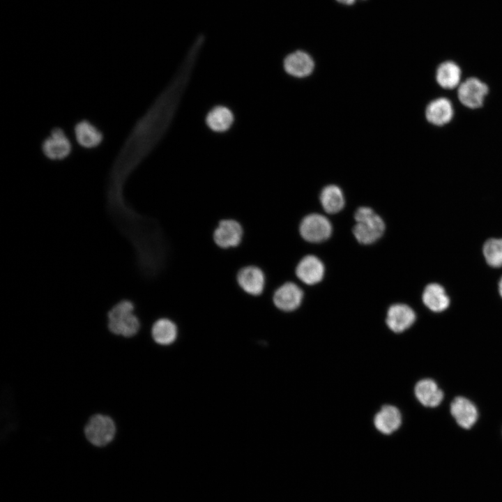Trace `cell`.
<instances>
[{
    "instance_id": "obj_1",
    "label": "cell",
    "mask_w": 502,
    "mask_h": 502,
    "mask_svg": "<svg viewBox=\"0 0 502 502\" xmlns=\"http://www.w3.org/2000/svg\"><path fill=\"white\" fill-rule=\"evenodd\" d=\"M140 326L135 305L130 301L117 303L107 313V328L113 335L130 338L137 334Z\"/></svg>"
},
{
    "instance_id": "obj_2",
    "label": "cell",
    "mask_w": 502,
    "mask_h": 502,
    "mask_svg": "<svg viewBox=\"0 0 502 502\" xmlns=\"http://www.w3.org/2000/svg\"><path fill=\"white\" fill-rule=\"evenodd\" d=\"M40 150L50 162H58L68 160L73 153L74 145L70 136L61 126L52 128L42 139Z\"/></svg>"
},
{
    "instance_id": "obj_3",
    "label": "cell",
    "mask_w": 502,
    "mask_h": 502,
    "mask_svg": "<svg viewBox=\"0 0 502 502\" xmlns=\"http://www.w3.org/2000/svg\"><path fill=\"white\" fill-rule=\"evenodd\" d=\"M354 218L356 222L353 233L357 241L363 244H370L378 240L383 234L385 224L381 218L369 207L357 209Z\"/></svg>"
},
{
    "instance_id": "obj_4",
    "label": "cell",
    "mask_w": 502,
    "mask_h": 502,
    "mask_svg": "<svg viewBox=\"0 0 502 502\" xmlns=\"http://www.w3.org/2000/svg\"><path fill=\"white\" fill-rule=\"evenodd\" d=\"M116 429V423L112 417L104 413H95L86 422L84 434L91 444L102 447L113 441Z\"/></svg>"
},
{
    "instance_id": "obj_5",
    "label": "cell",
    "mask_w": 502,
    "mask_h": 502,
    "mask_svg": "<svg viewBox=\"0 0 502 502\" xmlns=\"http://www.w3.org/2000/svg\"><path fill=\"white\" fill-rule=\"evenodd\" d=\"M236 282L242 292L251 297H260L265 294L268 278L265 271L259 265L249 264L236 272Z\"/></svg>"
},
{
    "instance_id": "obj_6",
    "label": "cell",
    "mask_w": 502,
    "mask_h": 502,
    "mask_svg": "<svg viewBox=\"0 0 502 502\" xmlns=\"http://www.w3.org/2000/svg\"><path fill=\"white\" fill-rule=\"evenodd\" d=\"M244 236L243 225L233 218H225L219 220L212 233L214 244L223 250L238 248L243 241Z\"/></svg>"
},
{
    "instance_id": "obj_7",
    "label": "cell",
    "mask_w": 502,
    "mask_h": 502,
    "mask_svg": "<svg viewBox=\"0 0 502 502\" xmlns=\"http://www.w3.org/2000/svg\"><path fill=\"white\" fill-rule=\"evenodd\" d=\"M72 134L75 143L86 151L99 149L105 139V133L100 127L88 118L75 121L72 126Z\"/></svg>"
},
{
    "instance_id": "obj_8",
    "label": "cell",
    "mask_w": 502,
    "mask_h": 502,
    "mask_svg": "<svg viewBox=\"0 0 502 502\" xmlns=\"http://www.w3.org/2000/svg\"><path fill=\"white\" fill-rule=\"evenodd\" d=\"M303 298L302 289L291 281L279 284L271 294V301L274 307L284 312H293L298 308Z\"/></svg>"
},
{
    "instance_id": "obj_9",
    "label": "cell",
    "mask_w": 502,
    "mask_h": 502,
    "mask_svg": "<svg viewBox=\"0 0 502 502\" xmlns=\"http://www.w3.org/2000/svg\"><path fill=\"white\" fill-rule=\"evenodd\" d=\"M299 232L304 240L311 243H320L330 237L332 226L325 216L313 213L305 216L301 220Z\"/></svg>"
},
{
    "instance_id": "obj_10",
    "label": "cell",
    "mask_w": 502,
    "mask_h": 502,
    "mask_svg": "<svg viewBox=\"0 0 502 502\" xmlns=\"http://www.w3.org/2000/svg\"><path fill=\"white\" fill-rule=\"evenodd\" d=\"M487 92L488 88L485 84L477 78L471 77L459 86L457 95L464 106L475 109L482 105Z\"/></svg>"
},
{
    "instance_id": "obj_11",
    "label": "cell",
    "mask_w": 502,
    "mask_h": 502,
    "mask_svg": "<svg viewBox=\"0 0 502 502\" xmlns=\"http://www.w3.org/2000/svg\"><path fill=\"white\" fill-rule=\"evenodd\" d=\"M450 410L455 422L464 429L473 427L478 418L476 406L464 397H455L450 404Z\"/></svg>"
},
{
    "instance_id": "obj_12",
    "label": "cell",
    "mask_w": 502,
    "mask_h": 502,
    "mask_svg": "<svg viewBox=\"0 0 502 502\" xmlns=\"http://www.w3.org/2000/svg\"><path fill=\"white\" fill-rule=\"evenodd\" d=\"M296 277L307 284L320 282L324 274L323 263L315 256L307 255L302 258L295 269Z\"/></svg>"
},
{
    "instance_id": "obj_13",
    "label": "cell",
    "mask_w": 502,
    "mask_h": 502,
    "mask_svg": "<svg viewBox=\"0 0 502 502\" xmlns=\"http://www.w3.org/2000/svg\"><path fill=\"white\" fill-rule=\"evenodd\" d=\"M416 320L414 311L404 304L391 305L386 317V324L395 333H401L411 327Z\"/></svg>"
},
{
    "instance_id": "obj_14",
    "label": "cell",
    "mask_w": 502,
    "mask_h": 502,
    "mask_svg": "<svg viewBox=\"0 0 502 502\" xmlns=\"http://www.w3.org/2000/svg\"><path fill=\"white\" fill-rule=\"evenodd\" d=\"M178 328L176 322L167 316L155 319L151 328V335L158 344L167 346L172 344L177 338Z\"/></svg>"
},
{
    "instance_id": "obj_15",
    "label": "cell",
    "mask_w": 502,
    "mask_h": 502,
    "mask_svg": "<svg viewBox=\"0 0 502 502\" xmlns=\"http://www.w3.org/2000/svg\"><path fill=\"white\" fill-rule=\"evenodd\" d=\"M418 402L427 407H436L443 401L444 395L437 383L432 379L419 381L414 388Z\"/></svg>"
},
{
    "instance_id": "obj_16",
    "label": "cell",
    "mask_w": 502,
    "mask_h": 502,
    "mask_svg": "<svg viewBox=\"0 0 502 502\" xmlns=\"http://www.w3.org/2000/svg\"><path fill=\"white\" fill-rule=\"evenodd\" d=\"M284 67L292 76L303 77L310 74L314 68L312 59L307 53L297 51L289 54L284 59Z\"/></svg>"
},
{
    "instance_id": "obj_17",
    "label": "cell",
    "mask_w": 502,
    "mask_h": 502,
    "mask_svg": "<svg viewBox=\"0 0 502 502\" xmlns=\"http://www.w3.org/2000/svg\"><path fill=\"white\" fill-rule=\"evenodd\" d=\"M402 423L400 411L395 406L387 405L376 414L374 425L383 434H389L397 430Z\"/></svg>"
},
{
    "instance_id": "obj_18",
    "label": "cell",
    "mask_w": 502,
    "mask_h": 502,
    "mask_svg": "<svg viewBox=\"0 0 502 502\" xmlns=\"http://www.w3.org/2000/svg\"><path fill=\"white\" fill-rule=\"evenodd\" d=\"M423 301L427 308L434 312L444 311L450 304V299L443 287L435 283L425 287Z\"/></svg>"
},
{
    "instance_id": "obj_19",
    "label": "cell",
    "mask_w": 502,
    "mask_h": 502,
    "mask_svg": "<svg viewBox=\"0 0 502 502\" xmlns=\"http://www.w3.org/2000/svg\"><path fill=\"white\" fill-rule=\"evenodd\" d=\"M451 102L445 98L432 101L426 109V118L434 125L443 126L450 121L452 116Z\"/></svg>"
},
{
    "instance_id": "obj_20",
    "label": "cell",
    "mask_w": 502,
    "mask_h": 502,
    "mask_svg": "<svg viewBox=\"0 0 502 502\" xmlns=\"http://www.w3.org/2000/svg\"><path fill=\"white\" fill-rule=\"evenodd\" d=\"M436 81L439 84L447 89H452L459 85L461 79V70L452 61L442 63L436 70Z\"/></svg>"
},
{
    "instance_id": "obj_21",
    "label": "cell",
    "mask_w": 502,
    "mask_h": 502,
    "mask_svg": "<svg viewBox=\"0 0 502 502\" xmlns=\"http://www.w3.org/2000/svg\"><path fill=\"white\" fill-rule=\"evenodd\" d=\"M320 201L323 208L328 213L340 211L344 206V198L341 189L330 185L325 187L320 194Z\"/></svg>"
},
{
    "instance_id": "obj_22",
    "label": "cell",
    "mask_w": 502,
    "mask_h": 502,
    "mask_svg": "<svg viewBox=\"0 0 502 502\" xmlns=\"http://www.w3.org/2000/svg\"><path fill=\"white\" fill-rule=\"evenodd\" d=\"M233 120L231 112L223 106L213 108L206 117L207 125L215 132H223L229 129Z\"/></svg>"
},
{
    "instance_id": "obj_23",
    "label": "cell",
    "mask_w": 502,
    "mask_h": 502,
    "mask_svg": "<svg viewBox=\"0 0 502 502\" xmlns=\"http://www.w3.org/2000/svg\"><path fill=\"white\" fill-rule=\"evenodd\" d=\"M483 254L487 263L492 267L502 266V238H492L483 246Z\"/></svg>"
},
{
    "instance_id": "obj_24",
    "label": "cell",
    "mask_w": 502,
    "mask_h": 502,
    "mask_svg": "<svg viewBox=\"0 0 502 502\" xmlns=\"http://www.w3.org/2000/svg\"><path fill=\"white\" fill-rule=\"evenodd\" d=\"M337 1L343 4L350 5V4H352L355 0H337Z\"/></svg>"
},
{
    "instance_id": "obj_25",
    "label": "cell",
    "mask_w": 502,
    "mask_h": 502,
    "mask_svg": "<svg viewBox=\"0 0 502 502\" xmlns=\"http://www.w3.org/2000/svg\"><path fill=\"white\" fill-rule=\"evenodd\" d=\"M499 291L501 296L502 297V277L499 283Z\"/></svg>"
}]
</instances>
